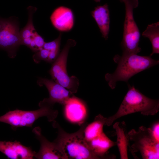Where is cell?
Returning a JSON list of instances; mask_svg holds the SVG:
<instances>
[{"label": "cell", "instance_id": "obj_5", "mask_svg": "<svg viewBox=\"0 0 159 159\" xmlns=\"http://www.w3.org/2000/svg\"><path fill=\"white\" fill-rule=\"evenodd\" d=\"M125 17L121 45L123 54H137L141 51L139 46L140 37L139 29L133 15V9L138 5V0H124Z\"/></svg>", "mask_w": 159, "mask_h": 159}, {"label": "cell", "instance_id": "obj_6", "mask_svg": "<svg viewBox=\"0 0 159 159\" xmlns=\"http://www.w3.org/2000/svg\"><path fill=\"white\" fill-rule=\"evenodd\" d=\"M77 42L73 39L67 41L61 52L53 62L49 70L53 80L68 90L72 94L76 93L79 86V81L75 76H69L67 70V63L70 49Z\"/></svg>", "mask_w": 159, "mask_h": 159}, {"label": "cell", "instance_id": "obj_7", "mask_svg": "<svg viewBox=\"0 0 159 159\" xmlns=\"http://www.w3.org/2000/svg\"><path fill=\"white\" fill-rule=\"evenodd\" d=\"M127 134L129 141L132 143L129 147L133 155L139 152L143 159L159 158V143L153 138L150 128L141 126L138 130L132 129Z\"/></svg>", "mask_w": 159, "mask_h": 159}, {"label": "cell", "instance_id": "obj_28", "mask_svg": "<svg viewBox=\"0 0 159 159\" xmlns=\"http://www.w3.org/2000/svg\"><path fill=\"white\" fill-rule=\"evenodd\" d=\"M121 0L123 1L124 0Z\"/></svg>", "mask_w": 159, "mask_h": 159}, {"label": "cell", "instance_id": "obj_10", "mask_svg": "<svg viewBox=\"0 0 159 159\" xmlns=\"http://www.w3.org/2000/svg\"><path fill=\"white\" fill-rule=\"evenodd\" d=\"M32 131L40 144L39 150L35 153L34 158L38 159H66L59 146L54 141H49L42 135L40 127H35Z\"/></svg>", "mask_w": 159, "mask_h": 159}, {"label": "cell", "instance_id": "obj_9", "mask_svg": "<svg viewBox=\"0 0 159 159\" xmlns=\"http://www.w3.org/2000/svg\"><path fill=\"white\" fill-rule=\"evenodd\" d=\"M37 83L40 86H45L49 93V97L40 102L50 106L53 107L56 103L64 105L73 95L68 90L53 80L39 77Z\"/></svg>", "mask_w": 159, "mask_h": 159}, {"label": "cell", "instance_id": "obj_13", "mask_svg": "<svg viewBox=\"0 0 159 159\" xmlns=\"http://www.w3.org/2000/svg\"><path fill=\"white\" fill-rule=\"evenodd\" d=\"M50 19L53 26L60 32L70 31L74 24V16L72 10L64 6L56 8L52 14Z\"/></svg>", "mask_w": 159, "mask_h": 159}, {"label": "cell", "instance_id": "obj_2", "mask_svg": "<svg viewBox=\"0 0 159 159\" xmlns=\"http://www.w3.org/2000/svg\"><path fill=\"white\" fill-rule=\"evenodd\" d=\"M52 126L57 128L58 135L54 141L60 147L66 159H100L89 147L84 136V131L87 123L84 122L80 129L71 133L66 132L56 121Z\"/></svg>", "mask_w": 159, "mask_h": 159}, {"label": "cell", "instance_id": "obj_27", "mask_svg": "<svg viewBox=\"0 0 159 159\" xmlns=\"http://www.w3.org/2000/svg\"><path fill=\"white\" fill-rule=\"evenodd\" d=\"M95 1L97 2H100L101 1V0H94Z\"/></svg>", "mask_w": 159, "mask_h": 159}, {"label": "cell", "instance_id": "obj_22", "mask_svg": "<svg viewBox=\"0 0 159 159\" xmlns=\"http://www.w3.org/2000/svg\"><path fill=\"white\" fill-rule=\"evenodd\" d=\"M32 37L39 50L43 48L45 43L44 39L36 31L33 33Z\"/></svg>", "mask_w": 159, "mask_h": 159}, {"label": "cell", "instance_id": "obj_23", "mask_svg": "<svg viewBox=\"0 0 159 159\" xmlns=\"http://www.w3.org/2000/svg\"><path fill=\"white\" fill-rule=\"evenodd\" d=\"M152 135L154 139L159 143V122L155 123L150 128Z\"/></svg>", "mask_w": 159, "mask_h": 159}, {"label": "cell", "instance_id": "obj_24", "mask_svg": "<svg viewBox=\"0 0 159 159\" xmlns=\"http://www.w3.org/2000/svg\"><path fill=\"white\" fill-rule=\"evenodd\" d=\"M32 40V37L21 39V44L25 45L29 47Z\"/></svg>", "mask_w": 159, "mask_h": 159}, {"label": "cell", "instance_id": "obj_14", "mask_svg": "<svg viewBox=\"0 0 159 159\" xmlns=\"http://www.w3.org/2000/svg\"><path fill=\"white\" fill-rule=\"evenodd\" d=\"M91 14L96 21L102 36L105 39H108L110 31V17L108 5L105 4L98 6L91 11Z\"/></svg>", "mask_w": 159, "mask_h": 159}, {"label": "cell", "instance_id": "obj_15", "mask_svg": "<svg viewBox=\"0 0 159 159\" xmlns=\"http://www.w3.org/2000/svg\"><path fill=\"white\" fill-rule=\"evenodd\" d=\"M86 142L90 148L100 159L106 158L105 155L108 150L116 145V142L111 140L104 132L96 138Z\"/></svg>", "mask_w": 159, "mask_h": 159}, {"label": "cell", "instance_id": "obj_12", "mask_svg": "<svg viewBox=\"0 0 159 159\" xmlns=\"http://www.w3.org/2000/svg\"><path fill=\"white\" fill-rule=\"evenodd\" d=\"M0 152L11 159H32L36 153L17 141H0Z\"/></svg>", "mask_w": 159, "mask_h": 159}, {"label": "cell", "instance_id": "obj_20", "mask_svg": "<svg viewBox=\"0 0 159 159\" xmlns=\"http://www.w3.org/2000/svg\"><path fill=\"white\" fill-rule=\"evenodd\" d=\"M61 36L62 34L60 33L58 37L54 40L45 42L43 48L48 50L49 52L59 53Z\"/></svg>", "mask_w": 159, "mask_h": 159}, {"label": "cell", "instance_id": "obj_25", "mask_svg": "<svg viewBox=\"0 0 159 159\" xmlns=\"http://www.w3.org/2000/svg\"><path fill=\"white\" fill-rule=\"evenodd\" d=\"M29 48L30 49H31L32 51L35 52H36L39 50L36 46L32 38V41Z\"/></svg>", "mask_w": 159, "mask_h": 159}, {"label": "cell", "instance_id": "obj_19", "mask_svg": "<svg viewBox=\"0 0 159 159\" xmlns=\"http://www.w3.org/2000/svg\"><path fill=\"white\" fill-rule=\"evenodd\" d=\"M28 19L26 25L20 31L21 39L32 37L35 30L33 24V17L36 9L32 7L28 8Z\"/></svg>", "mask_w": 159, "mask_h": 159}, {"label": "cell", "instance_id": "obj_18", "mask_svg": "<svg viewBox=\"0 0 159 159\" xmlns=\"http://www.w3.org/2000/svg\"><path fill=\"white\" fill-rule=\"evenodd\" d=\"M142 36L148 38L152 47V52L150 55L151 56L155 54L159 53V22L148 25L145 30L143 32Z\"/></svg>", "mask_w": 159, "mask_h": 159}, {"label": "cell", "instance_id": "obj_21", "mask_svg": "<svg viewBox=\"0 0 159 159\" xmlns=\"http://www.w3.org/2000/svg\"><path fill=\"white\" fill-rule=\"evenodd\" d=\"M49 53V52L48 50L43 48L33 55V59L36 63H39L42 60L47 62Z\"/></svg>", "mask_w": 159, "mask_h": 159}, {"label": "cell", "instance_id": "obj_11", "mask_svg": "<svg viewBox=\"0 0 159 159\" xmlns=\"http://www.w3.org/2000/svg\"><path fill=\"white\" fill-rule=\"evenodd\" d=\"M66 119L69 122L81 124L87 116V109L84 102L73 95L63 105Z\"/></svg>", "mask_w": 159, "mask_h": 159}, {"label": "cell", "instance_id": "obj_1", "mask_svg": "<svg viewBox=\"0 0 159 159\" xmlns=\"http://www.w3.org/2000/svg\"><path fill=\"white\" fill-rule=\"evenodd\" d=\"M117 67L112 73H107L105 76L106 80L112 89L115 88L116 83L119 81L127 82L132 77L159 63L149 56L139 55L136 54H123L115 55L113 58Z\"/></svg>", "mask_w": 159, "mask_h": 159}, {"label": "cell", "instance_id": "obj_3", "mask_svg": "<svg viewBox=\"0 0 159 159\" xmlns=\"http://www.w3.org/2000/svg\"><path fill=\"white\" fill-rule=\"evenodd\" d=\"M128 90L117 112L107 118L106 125H111L117 119L126 115L140 112L144 115H154L159 111V100L149 98L133 86L127 84Z\"/></svg>", "mask_w": 159, "mask_h": 159}, {"label": "cell", "instance_id": "obj_26", "mask_svg": "<svg viewBox=\"0 0 159 159\" xmlns=\"http://www.w3.org/2000/svg\"><path fill=\"white\" fill-rule=\"evenodd\" d=\"M2 19V18H0V29L1 28V25Z\"/></svg>", "mask_w": 159, "mask_h": 159}, {"label": "cell", "instance_id": "obj_4", "mask_svg": "<svg viewBox=\"0 0 159 159\" xmlns=\"http://www.w3.org/2000/svg\"><path fill=\"white\" fill-rule=\"evenodd\" d=\"M39 106L40 108L34 110L10 111L0 116V122L10 125L13 130H15L20 127H31L37 120L42 117H46L50 122L55 120L58 115L57 110L53 109V107L40 102Z\"/></svg>", "mask_w": 159, "mask_h": 159}, {"label": "cell", "instance_id": "obj_8", "mask_svg": "<svg viewBox=\"0 0 159 159\" xmlns=\"http://www.w3.org/2000/svg\"><path fill=\"white\" fill-rule=\"evenodd\" d=\"M21 45L17 21L12 17L2 19L0 29V48L5 51L10 58H14Z\"/></svg>", "mask_w": 159, "mask_h": 159}, {"label": "cell", "instance_id": "obj_16", "mask_svg": "<svg viewBox=\"0 0 159 159\" xmlns=\"http://www.w3.org/2000/svg\"><path fill=\"white\" fill-rule=\"evenodd\" d=\"M107 119L100 114L95 117L92 122L87 125L84 131V136L86 141L96 138L103 132V127L106 125Z\"/></svg>", "mask_w": 159, "mask_h": 159}, {"label": "cell", "instance_id": "obj_17", "mask_svg": "<svg viewBox=\"0 0 159 159\" xmlns=\"http://www.w3.org/2000/svg\"><path fill=\"white\" fill-rule=\"evenodd\" d=\"M113 127L116 131L117 136L116 142L120 153L121 159H127L128 147L129 145V140L126 134L124 128L119 122L115 123Z\"/></svg>", "mask_w": 159, "mask_h": 159}]
</instances>
